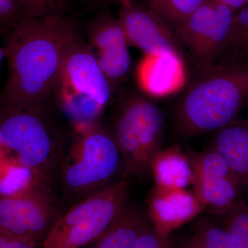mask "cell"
<instances>
[{"instance_id":"3957f363","label":"cell","mask_w":248,"mask_h":248,"mask_svg":"<svg viewBox=\"0 0 248 248\" xmlns=\"http://www.w3.org/2000/svg\"><path fill=\"white\" fill-rule=\"evenodd\" d=\"M122 154L113 133L97 124L77 125L67 146L63 143L59 180L63 208L86 200L123 179Z\"/></svg>"},{"instance_id":"ffe728a7","label":"cell","mask_w":248,"mask_h":248,"mask_svg":"<svg viewBox=\"0 0 248 248\" xmlns=\"http://www.w3.org/2000/svg\"><path fill=\"white\" fill-rule=\"evenodd\" d=\"M191 240L199 248H239L223 226H216L205 218L199 222Z\"/></svg>"},{"instance_id":"7a4b0ae2","label":"cell","mask_w":248,"mask_h":248,"mask_svg":"<svg viewBox=\"0 0 248 248\" xmlns=\"http://www.w3.org/2000/svg\"><path fill=\"white\" fill-rule=\"evenodd\" d=\"M248 104V60L197 67L175 113L178 132L197 136L237 120Z\"/></svg>"},{"instance_id":"d4e9b609","label":"cell","mask_w":248,"mask_h":248,"mask_svg":"<svg viewBox=\"0 0 248 248\" xmlns=\"http://www.w3.org/2000/svg\"><path fill=\"white\" fill-rule=\"evenodd\" d=\"M0 248H35L31 245L15 239L0 232Z\"/></svg>"},{"instance_id":"f1b7e54d","label":"cell","mask_w":248,"mask_h":248,"mask_svg":"<svg viewBox=\"0 0 248 248\" xmlns=\"http://www.w3.org/2000/svg\"><path fill=\"white\" fill-rule=\"evenodd\" d=\"M199 248L197 247V246H196L195 243L193 242V241H192V240H190V241H189L188 243H187V244L186 245L185 248Z\"/></svg>"},{"instance_id":"2e32d148","label":"cell","mask_w":248,"mask_h":248,"mask_svg":"<svg viewBox=\"0 0 248 248\" xmlns=\"http://www.w3.org/2000/svg\"><path fill=\"white\" fill-rule=\"evenodd\" d=\"M150 172L159 188L186 189L193 183L190 157L179 145L160 150L152 159Z\"/></svg>"},{"instance_id":"277c9868","label":"cell","mask_w":248,"mask_h":248,"mask_svg":"<svg viewBox=\"0 0 248 248\" xmlns=\"http://www.w3.org/2000/svg\"><path fill=\"white\" fill-rule=\"evenodd\" d=\"M0 136L12 158L30 171L34 181L51 187L60 174L63 142L57 138L38 106H4Z\"/></svg>"},{"instance_id":"9c48e42d","label":"cell","mask_w":248,"mask_h":248,"mask_svg":"<svg viewBox=\"0 0 248 248\" xmlns=\"http://www.w3.org/2000/svg\"><path fill=\"white\" fill-rule=\"evenodd\" d=\"M234 13L217 0H205L176 32L197 67L218 62Z\"/></svg>"},{"instance_id":"603a6c76","label":"cell","mask_w":248,"mask_h":248,"mask_svg":"<svg viewBox=\"0 0 248 248\" xmlns=\"http://www.w3.org/2000/svg\"><path fill=\"white\" fill-rule=\"evenodd\" d=\"M60 0H20L22 17L37 18L54 14L52 9Z\"/></svg>"},{"instance_id":"30bf717a","label":"cell","mask_w":248,"mask_h":248,"mask_svg":"<svg viewBox=\"0 0 248 248\" xmlns=\"http://www.w3.org/2000/svg\"><path fill=\"white\" fill-rule=\"evenodd\" d=\"M190 157L194 180V193L204 210L222 216L239 201L244 187L225 159L210 148Z\"/></svg>"},{"instance_id":"83f0119b","label":"cell","mask_w":248,"mask_h":248,"mask_svg":"<svg viewBox=\"0 0 248 248\" xmlns=\"http://www.w3.org/2000/svg\"><path fill=\"white\" fill-rule=\"evenodd\" d=\"M104 4H113V3H121L123 2L125 0H100Z\"/></svg>"},{"instance_id":"44dd1931","label":"cell","mask_w":248,"mask_h":248,"mask_svg":"<svg viewBox=\"0 0 248 248\" xmlns=\"http://www.w3.org/2000/svg\"><path fill=\"white\" fill-rule=\"evenodd\" d=\"M223 227L239 248H248V204L239 201L222 216Z\"/></svg>"},{"instance_id":"ac0fdd59","label":"cell","mask_w":248,"mask_h":248,"mask_svg":"<svg viewBox=\"0 0 248 248\" xmlns=\"http://www.w3.org/2000/svg\"><path fill=\"white\" fill-rule=\"evenodd\" d=\"M176 32L205 0H135Z\"/></svg>"},{"instance_id":"7402d4cb","label":"cell","mask_w":248,"mask_h":248,"mask_svg":"<svg viewBox=\"0 0 248 248\" xmlns=\"http://www.w3.org/2000/svg\"><path fill=\"white\" fill-rule=\"evenodd\" d=\"M134 248H174L170 235L156 231L151 222L137 241Z\"/></svg>"},{"instance_id":"8fae6325","label":"cell","mask_w":248,"mask_h":248,"mask_svg":"<svg viewBox=\"0 0 248 248\" xmlns=\"http://www.w3.org/2000/svg\"><path fill=\"white\" fill-rule=\"evenodd\" d=\"M118 19L129 45L145 55L170 53L185 59L184 46L174 32L160 18L135 0L121 3Z\"/></svg>"},{"instance_id":"484cf974","label":"cell","mask_w":248,"mask_h":248,"mask_svg":"<svg viewBox=\"0 0 248 248\" xmlns=\"http://www.w3.org/2000/svg\"><path fill=\"white\" fill-rule=\"evenodd\" d=\"M217 1L226 5L228 7L232 9L234 12L248 4V0H217Z\"/></svg>"},{"instance_id":"6da1fadb","label":"cell","mask_w":248,"mask_h":248,"mask_svg":"<svg viewBox=\"0 0 248 248\" xmlns=\"http://www.w3.org/2000/svg\"><path fill=\"white\" fill-rule=\"evenodd\" d=\"M78 40L71 21L54 14L21 17L11 28L4 49L9 77L4 106L37 107L56 89L63 57Z\"/></svg>"},{"instance_id":"cb8c5ba5","label":"cell","mask_w":248,"mask_h":248,"mask_svg":"<svg viewBox=\"0 0 248 248\" xmlns=\"http://www.w3.org/2000/svg\"><path fill=\"white\" fill-rule=\"evenodd\" d=\"M21 17L20 0H0V29H11Z\"/></svg>"},{"instance_id":"4316f807","label":"cell","mask_w":248,"mask_h":248,"mask_svg":"<svg viewBox=\"0 0 248 248\" xmlns=\"http://www.w3.org/2000/svg\"><path fill=\"white\" fill-rule=\"evenodd\" d=\"M8 157H9V154H8V152L6 151L1 136H0V162L4 161V159Z\"/></svg>"},{"instance_id":"f546056e","label":"cell","mask_w":248,"mask_h":248,"mask_svg":"<svg viewBox=\"0 0 248 248\" xmlns=\"http://www.w3.org/2000/svg\"><path fill=\"white\" fill-rule=\"evenodd\" d=\"M5 57L4 50L0 48V65H1V61Z\"/></svg>"},{"instance_id":"9a60e30c","label":"cell","mask_w":248,"mask_h":248,"mask_svg":"<svg viewBox=\"0 0 248 248\" xmlns=\"http://www.w3.org/2000/svg\"><path fill=\"white\" fill-rule=\"evenodd\" d=\"M210 148L217 151L248 190V120H236L214 132Z\"/></svg>"},{"instance_id":"7c38bea8","label":"cell","mask_w":248,"mask_h":248,"mask_svg":"<svg viewBox=\"0 0 248 248\" xmlns=\"http://www.w3.org/2000/svg\"><path fill=\"white\" fill-rule=\"evenodd\" d=\"M91 46L112 91L125 78L131 64L128 42L118 18L102 14L89 29Z\"/></svg>"},{"instance_id":"5bb4252c","label":"cell","mask_w":248,"mask_h":248,"mask_svg":"<svg viewBox=\"0 0 248 248\" xmlns=\"http://www.w3.org/2000/svg\"><path fill=\"white\" fill-rule=\"evenodd\" d=\"M136 77L140 89L150 97H167L187 84L185 59L170 53L145 55L139 63Z\"/></svg>"},{"instance_id":"d6986e66","label":"cell","mask_w":248,"mask_h":248,"mask_svg":"<svg viewBox=\"0 0 248 248\" xmlns=\"http://www.w3.org/2000/svg\"><path fill=\"white\" fill-rule=\"evenodd\" d=\"M247 60L248 4L234 13L224 48L218 62H239Z\"/></svg>"},{"instance_id":"e0dca14e","label":"cell","mask_w":248,"mask_h":248,"mask_svg":"<svg viewBox=\"0 0 248 248\" xmlns=\"http://www.w3.org/2000/svg\"><path fill=\"white\" fill-rule=\"evenodd\" d=\"M149 223L146 212L128 203L110 228L86 248H134Z\"/></svg>"},{"instance_id":"52a82bcc","label":"cell","mask_w":248,"mask_h":248,"mask_svg":"<svg viewBox=\"0 0 248 248\" xmlns=\"http://www.w3.org/2000/svg\"><path fill=\"white\" fill-rule=\"evenodd\" d=\"M55 90L77 124L93 122L112 93L96 55L78 40L67 49Z\"/></svg>"},{"instance_id":"ba28073f","label":"cell","mask_w":248,"mask_h":248,"mask_svg":"<svg viewBox=\"0 0 248 248\" xmlns=\"http://www.w3.org/2000/svg\"><path fill=\"white\" fill-rule=\"evenodd\" d=\"M61 215L51 187L35 181L17 193L0 195V232L35 248Z\"/></svg>"},{"instance_id":"5b68a950","label":"cell","mask_w":248,"mask_h":248,"mask_svg":"<svg viewBox=\"0 0 248 248\" xmlns=\"http://www.w3.org/2000/svg\"><path fill=\"white\" fill-rule=\"evenodd\" d=\"M129 186L122 179L62 213L42 248H86L110 228L128 203Z\"/></svg>"},{"instance_id":"4fadbf2b","label":"cell","mask_w":248,"mask_h":248,"mask_svg":"<svg viewBox=\"0 0 248 248\" xmlns=\"http://www.w3.org/2000/svg\"><path fill=\"white\" fill-rule=\"evenodd\" d=\"M204 210L194 192L155 187L148 199L147 215L156 231L170 235Z\"/></svg>"},{"instance_id":"8992f818","label":"cell","mask_w":248,"mask_h":248,"mask_svg":"<svg viewBox=\"0 0 248 248\" xmlns=\"http://www.w3.org/2000/svg\"><path fill=\"white\" fill-rule=\"evenodd\" d=\"M162 111L140 95L130 96L121 106L114 136L122 154L123 179L143 177L161 149L164 130Z\"/></svg>"}]
</instances>
